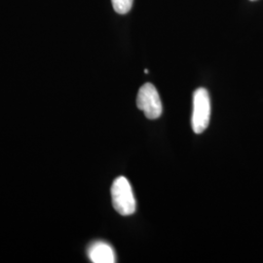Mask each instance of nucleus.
<instances>
[{
  "label": "nucleus",
  "instance_id": "1",
  "mask_svg": "<svg viewBox=\"0 0 263 263\" xmlns=\"http://www.w3.org/2000/svg\"><path fill=\"white\" fill-rule=\"evenodd\" d=\"M111 199L115 211L122 216H131L136 212V199L131 184L125 177H119L113 181Z\"/></svg>",
  "mask_w": 263,
  "mask_h": 263
},
{
  "label": "nucleus",
  "instance_id": "2",
  "mask_svg": "<svg viewBox=\"0 0 263 263\" xmlns=\"http://www.w3.org/2000/svg\"><path fill=\"white\" fill-rule=\"evenodd\" d=\"M211 118V100L210 95L205 88H199L193 96V112H192V129L194 133L201 134L209 126Z\"/></svg>",
  "mask_w": 263,
  "mask_h": 263
},
{
  "label": "nucleus",
  "instance_id": "3",
  "mask_svg": "<svg viewBox=\"0 0 263 263\" xmlns=\"http://www.w3.org/2000/svg\"><path fill=\"white\" fill-rule=\"evenodd\" d=\"M137 105L148 119L159 118L163 107L158 91L154 85L145 83L141 86L137 97Z\"/></svg>",
  "mask_w": 263,
  "mask_h": 263
},
{
  "label": "nucleus",
  "instance_id": "4",
  "mask_svg": "<svg viewBox=\"0 0 263 263\" xmlns=\"http://www.w3.org/2000/svg\"><path fill=\"white\" fill-rule=\"evenodd\" d=\"M88 256L94 263L116 262V255L112 247L104 242H95L88 248Z\"/></svg>",
  "mask_w": 263,
  "mask_h": 263
},
{
  "label": "nucleus",
  "instance_id": "5",
  "mask_svg": "<svg viewBox=\"0 0 263 263\" xmlns=\"http://www.w3.org/2000/svg\"><path fill=\"white\" fill-rule=\"evenodd\" d=\"M111 2L114 11L120 15H124L131 10L134 0H111Z\"/></svg>",
  "mask_w": 263,
  "mask_h": 263
},
{
  "label": "nucleus",
  "instance_id": "6",
  "mask_svg": "<svg viewBox=\"0 0 263 263\" xmlns=\"http://www.w3.org/2000/svg\"><path fill=\"white\" fill-rule=\"evenodd\" d=\"M252 1H255V0H252Z\"/></svg>",
  "mask_w": 263,
  "mask_h": 263
}]
</instances>
